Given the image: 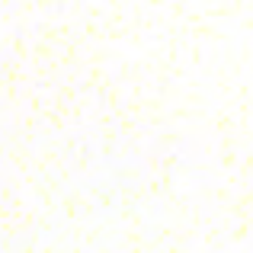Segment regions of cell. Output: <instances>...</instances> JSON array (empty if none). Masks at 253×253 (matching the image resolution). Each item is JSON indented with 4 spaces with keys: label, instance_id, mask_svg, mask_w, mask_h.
Returning <instances> with one entry per match:
<instances>
[]
</instances>
